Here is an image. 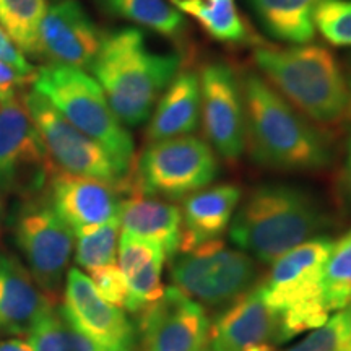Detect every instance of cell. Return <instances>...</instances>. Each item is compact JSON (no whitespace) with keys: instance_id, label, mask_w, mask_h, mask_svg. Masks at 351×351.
<instances>
[{"instance_id":"cell-30","label":"cell","mask_w":351,"mask_h":351,"mask_svg":"<svg viewBox=\"0 0 351 351\" xmlns=\"http://www.w3.org/2000/svg\"><path fill=\"white\" fill-rule=\"evenodd\" d=\"M313 21L328 44L351 47V0H326L315 7Z\"/></svg>"},{"instance_id":"cell-29","label":"cell","mask_w":351,"mask_h":351,"mask_svg":"<svg viewBox=\"0 0 351 351\" xmlns=\"http://www.w3.org/2000/svg\"><path fill=\"white\" fill-rule=\"evenodd\" d=\"M121 223L119 217L109 219L108 223L77 236L75 245V262L82 269L88 271L98 269V267L116 263L117 256V239H119Z\"/></svg>"},{"instance_id":"cell-26","label":"cell","mask_w":351,"mask_h":351,"mask_svg":"<svg viewBox=\"0 0 351 351\" xmlns=\"http://www.w3.org/2000/svg\"><path fill=\"white\" fill-rule=\"evenodd\" d=\"M33 351H109L77 330L65 317L62 309L51 307L28 332Z\"/></svg>"},{"instance_id":"cell-25","label":"cell","mask_w":351,"mask_h":351,"mask_svg":"<svg viewBox=\"0 0 351 351\" xmlns=\"http://www.w3.org/2000/svg\"><path fill=\"white\" fill-rule=\"evenodd\" d=\"M171 3L192 16L217 41L238 44L249 38L236 0H171Z\"/></svg>"},{"instance_id":"cell-21","label":"cell","mask_w":351,"mask_h":351,"mask_svg":"<svg viewBox=\"0 0 351 351\" xmlns=\"http://www.w3.org/2000/svg\"><path fill=\"white\" fill-rule=\"evenodd\" d=\"M200 122V77L181 70L161 95L150 116L148 143L191 135Z\"/></svg>"},{"instance_id":"cell-6","label":"cell","mask_w":351,"mask_h":351,"mask_svg":"<svg viewBox=\"0 0 351 351\" xmlns=\"http://www.w3.org/2000/svg\"><path fill=\"white\" fill-rule=\"evenodd\" d=\"M169 274L184 295L200 304L219 307L247 293L256 283L258 269L247 252L213 239L176 252Z\"/></svg>"},{"instance_id":"cell-5","label":"cell","mask_w":351,"mask_h":351,"mask_svg":"<svg viewBox=\"0 0 351 351\" xmlns=\"http://www.w3.org/2000/svg\"><path fill=\"white\" fill-rule=\"evenodd\" d=\"M32 88L130 173L134 138L117 119L99 83L90 73L69 65L49 64L36 70Z\"/></svg>"},{"instance_id":"cell-19","label":"cell","mask_w":351,"mask_h":351,"mask_svg":"<svg viewBox=\"0 0 351 351\" xmlns=\"http://www.w3.org/2000/svg\"><path fill=\"white\" fill-rule=\"evenodd\" d=\"M122 234L153 241L169 258L182 241V213L168 200L132 191L122 199L119 210Z\"/></svg>"},{"instance_id":"cell-1","label":"cell","mask_w":351,"mask_h":351,"mask_svg":"<svg viewBox=\"0 0 351 351\" xmlns=\"http://www.w3.org/2000/svg\"><path fill=\"white\" fill-rule=\"evenodd\" d=\"M245 145L252 160L287 173H317L332 163L328 140L256 72L241 77Z\"/></svg>"},{"instance_id":"cell-7","label":"cell","mask_w":351,"mask_h":351,"mask_svg":"<svg viewBox=\"0 0 351 351\" xmlns=\"http://www.w3.org/2000/svg\"><path fill=\"white\" fill-rule=\"evenodd\" d=\"M219 174L217 153L194 135L148 143L137 161L132 191L179 200L208 187Z\"/></svg>"},{"instance_id":"cell-35","label":"cell","mask_w":351,"mask_h":351,"mask_svg":"<svg viewBox=\"0 0 351 351\" xmlns=\"http://www.w3.org/2000/svg\"><path fill=\"white\" fill-rule=\"evenodd\" d=\"M341 194H343L346 205L351 208V134L348 138V145H346L345 166L343 173H341Z\"/></svg>"},{"instance_id":"cell-39","label":"cell","mask_w":351,"mask_h":351,"mask_svg":"<svg viewBox=\"0 0 351 351\" xmlns=\"http://www.w3.org/2000/svg\"><path fill=\"white\" fill-rule=\"evenodd\" d=\"M345 313H346V317H348V324H350V328H351V302L345 307Z\"/></svg>"},{"instance_id":"cell-3","label":"cell","mask_w":351,"mask_h":351,"mask_svg":"<svg viewBox=\"0 0 351 351\" xmlns=\"http://www.w3.org/2000/svg\"><path fill=\"white\" fill-rule=\"evenodd\" d=\"M330 225V215L313 192L289 184H262L232 217L230 238L258 262L274 263Z\"/></svg>"},{"instance_id":"cell-22","label":"cell","mask_w":351,"mask_h":351,"mask_svg":"<svg viewBox=\"0 0 351 351\" xmlns=\"http://www.w3.org/2000/svg\"><path fill=\"white\" fill-rule=\"evenodd\" d=\"M165 249L153 241L121 234L119 269L125 276L129 300L125 309L140 314L163 296L161 287Z\"/></svg>"},{"instance_id":"cell-27","label":"cell","mask_w":351,"mask_h":351,"mask_svg":"<svg viewBox=\"0 0 351 351\" xmlns=\"http://www.w3.org/2000/svg\"><path fill=\"white\" fill-rule=\"evenodd\" d=\"M47 0H0V26L23 54L39 56V26Z\"/></svg>"},{"instance_id":"cell-34","label":"cell","mask_w":351,"mask_h":351,"mask_svg":"<svg viewBox=\"0 0 351 351\" xmlns=\"http://www.w3.org/2000/svg\"><path fill=\"white\" fill-rule=\"evenodd\" d=\"M0 60L10 65V67L16 69L23 75L34 77V73H36V69L26 60L23 52L12 41V38L8 36L2 26H0Z\"/></svg>"},{"instance_id":"cell-18","label":"cell","mask_w":351,"mask_h":351,"mask_svg":"<svg viewBox=\"0 0 351 351\" xmlns=\"http://www.w3.org/2000/svg\"><path fill=\"white\" fill-rule=\"evenodd\" d=\"M51 302L15 257L0 252V333L28 335Z\"/></svg>"},{"instance_id":"cell-23","label":"cell","mask_w":351,"mask_h":351,"mask_svg":"<svg viewBox=\"0 0 351 351\" xmlns=\"http://www.w3.org/2000/svg\"><path fill=\"white\" fill-rule=\"evenodd\" d=\"M265 33L278 41L307 44L313 41L315 7L326 0H245Z\"/></svg>"},{"instance_id":"cell-32","label":"cell","mask_w":351,"mask_h":351,"mask_svg":"<svg viewBox=\"0 0 351 351\" xmlns=\"http://www.w3.org/2000/svg\"><path fill=\"white\" fill-rule=\"evenodd\" d=\"M90 274L91 282L98 289L99 295L111 304L125 309L127 300H129V288H127L125 276L119 267L116 263H111V265L98 267V269L91 270Z\"/></svg>"},{"instance_id":"cell-17","label":"cell","mask_w":351,"mask_h":351,"mask_svg":"<svg viewBox=\"0 0 351 351\" xmlns=\"http://www.w3.org/2000/svg\"><path fill=\"white\" fill-rule=\"evenodd\" d=\"M278 313L256 287L232 301L210 326V351H247L276 340Z\"/></svg>"},{"instance_id":"cell-33","label":"cell","mask_w":351,"mask_h":351,"mask_svg":"<svg viewBox=\"0 0 351 351\" xmlns=\"http://www.w3.org/2000/svg\"><path fill=\"white\" fill-rule=\"evenodd\" d=\"M33 82V77L23 75L19 70L0 60V103L16 98L21 91L26 90V85Z\"/></svg>"},{"instance_id":"cell-12","label":"cell","mask_w":351,"mask_h":351,"mask_svg":"<svg viewBox=\"0 0 351 351\" xmlns=\"http://www.w3.org/2000/svg\"><path fill=\"white\" fill-rule=\"evenodd\" d=\"M333 243L327 236H315L276 258L257 285L263 301L276 313L324 302L322 276Z\"/></svg>"},{"instance_id":"cell-37","label":"cell","mask_w":351,"mask_h":351,"mask_svg":"<svg viewBox=\"0 0 351 351\" xmlns=\"http://www.w3.org/2000/svg\"><path fill=\"white\" fill-rule=\"evenodd\" d=\"M247 351H275V348L269 343H263V345H257V346H252V348H249Z\"/></svg>"},{"instance_id":"cell-2","label":"cell","mask_w":351,"mask_h":351,"mask_svg":"<svg viewBox=\"0 0 351 351\" xmlns=\"http://www.w3.org/2000/svg\"><path fill=\"white\" fill-rule=\"evenodd\" d=\"M181 56L148 49L140 29L122 28L104 33L90 70L117 119L137 127L150 119L161 95L181 72Z\"/></svg>"},{"instance_id":"cell-13","label":"cell","mask_w":351,"mask_h":351,"mask_svg":"<svg viewBox=\"0 0 351 351\" xmlns=\"http://www.w3.org/2000/svg\"><path fill=\"white\" fill-rule=\"evenodd\" d=\"M210 326L205 307L176 287L140 313L145 351H202L207 348Z\"/></svg>"},{"instance_id":"cell-9","label":"cell","mask_w":351,"mask_h":351,"mask_svg":"<svg viewBox=\"0 0 351 351\" xmlns=\"http://www.w3.org/2000/svg\"><path fill=\"white\" fill-rule=\"evenodd\" d=\"M13 234L39 289L49 296L57 295L72 256L75 234L54 212L47 197H26L16 212Z\"/></svg>"},{"instance_id":"cell-24","label":"cell","mask_w":351,"mask_h":351,"mask_svg":"<svg viewBox=\"0 0 351 351\" xmlns=\"http://www.w3.org/2000/svg\"><path fill=\"white\" fill-rule=\"evenodd\" d=\"M96 2L111 16L140 25L165 38H181L186 32V16L169 0H96Z\"/></svg>"},{"instance_id":"cell-10","label":"cell","mask_w":351,"mask_h":351,"mask_svg":"<svg viewBox=\"0 0 351 351\" xmlns=\"http://www.w3.org/2000/svg\"><path fill=\"white\" fill-rule=\"evenodd\" d=\"M54 169L21 95L0 104V191L38 195Z\"/></svg>"},{"instance_id":"cell-15","label":"cell","mask_w":351,"mask_h":351,"mask_svg":"<svg viewBox=\"0 0 351 351\" xmlns=\"http://www.w3.org/2000/svg\"><path fill=\"white\" fill-rule=\"evenodd\" d=\"M62 313L83 335L109 351H132L135 328L121 307L111 304L82 270H69Z\"/></svg>"},{"instance_id":"cell-16","label":"cell","mask_w":351,"mask_h":351,"mask_svg":"<svg viewBox=\"0 0 351 351\" xmlns=\"http://www.w3.org/2000/svg\"><path fill=\"white\" fill-rule=\"evenodd\" d=\"M103 36L78 0H57L39 26V56L56 65L90 69Z\"/></svg>"},{"instance_id":"cell-4","label":"cell","mask_w":351,"mask_h":351,"mask_svg":"<svg viewBox=\"0 0 351 351\" xmlns=\"http://www.w3.org/2000/svg\"><path fill=\"white\" fill-rule=\"evenodd\" d=\"M254 62L265 80L306 119L335 125L348 114V82L330 51L315 44L263 46Z\"/></svg>"},{"instance_id":"cell-31","label":"cell","mask_w":351,"mask_h":351,"mask_svg":"<svg viewBox=\"0 0 351 351\" xmlns=\"http://www.w3.org/2000/svg\"><path fill=\"white\" fill-rule=\"evenodd\" d=\"M287 351H351V328L345 309H340V313Z\"/></svg>"},{"instance_id":"cell-40","label":"cell","mask_w":351,"mask_h":351,"mask_svg":"<svg viewBox=\"0 0 351 351\" xmlns=\"http://www.w3.org/2000/svg\"><path fill=\"white\" fill-rule=\"evenodd\" d=\"M202 351H210V350H207V348H205V350H202Z\"/></svg>"},{"instance_id":"cell-20","label":"cell","mask_w":351,"mask_h":351,"mask_svg":"<svg viewBox=\"0 0 351 351\" xmlns=\"http://www.w3.org/2000/svg\"><path fill=\"white\" fill-rule=\"evenodd\" d=\"M241 200V189L219 184L186 197L182 204V241L179 251L219 239L230 228Z\"/></svg>"},{"instance_id":"cell-36","label":"cell","mask_w":351,"mask_h":351,"mask_svg":"<svg viewBox=\"0 0 351 351\" xmlns=\"http://www.w3.org/2000/svg\"><path fill=\"white\" fill-rule=\"evenodd\" d=\"M0 351H33V348L28 341L12 339L0 341Z\"/></svg>"},{"instance_id":"cell-28","label":"cell","mask_w":351,"mask_h":351,"mask_svg":"<svg viewBox=\"0 0 351 351\" xmlns=\"http://www.w3.org/2000/svg\"><path fill=\"white\" fill-rule=\"evenodd\" d=\"M322 300L328 313L351 302V230L333 243L322 276Z\"/></svg>"},{"instance_id":"cell-14","label":"cell","mask_w":351,"mask_h":351,"mask_svg":"<svg viewBox=\"0 0 351 351\" xmlns=\"http://www.w3.org/2000/svg\"><path fill=\"white\" fill-rule=\"evenodd\" d=\"M125 195V189L117 184L65 173L57 168L47 182L51 207L75 236L86 234L109 219L119 217Z\"/></svg>"},{"instance_id":"cell-11","label":"cell","mask_w":351,"mask_h":351,"mask_svg":"<svg viewBox=\"0 0 351 351\" xmlns=\"http://www.w3.org/2000/svg\"><path fill=\"white\" fill-rule=\"evenodd\" d=\"M200 119L212 148L228 163L245 150V117L241 82L225 62H210L200 73Z\"/></svg>"},{"instance_id":"cell-38","label":"cell","mask_w":351,"mask_h":351,"mask_svg":"<svg viewBox=\"0 0 351 351\" xmlns=\"http://www.w3.org/2000/svg\"><path fill=\"white\" fill-rule=\"evenodd\" d=\"M351 67V65H350ZM348 96H350V103H348V112L351 114V72H350V80H348Z\"/></svg>"},{"instance_id":"cell-8","label":"cell","mask_w":351,"mask_h":351,"mask_svg":"<svg viewBox=\"0 0 351 351\" xmlns=\"http://www.w3.org/2000/svg\"><path fill=\"white\" fill-rule=\"evenodd\" d=\"M21 99L57 169L117 184L129 194L130 173L114 160L111 153L70 124L33 88L21 91Z\"/></svg>"}]
</instances>
